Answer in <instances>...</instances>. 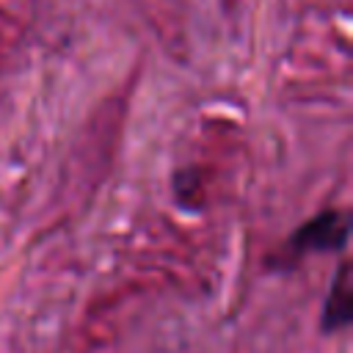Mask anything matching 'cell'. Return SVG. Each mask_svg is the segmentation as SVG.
Returning <instances> with one entry per match:
<instances>
[{
    "instance_id": "cell-1",
    "label": "cell",
    "mask_w": 353,
    "mask_h": 353,
    "mask_svg": "<svg viewBox=\"0 0 353 353\" xmlns=\"http://www.w3.org/2000/svg\"><path fill=\"white\" fill-rule=\"evenodd\" d=\"M347 240V221L339 212H325L317 215L314 221L303 223L295 237H292V248L298 251H331V248H342Z\"/></svg>"
},
{
    "instance_id": "cell-2",
    "label": "cell",
    "mask_w": 353,
    "mask_h": 353,
    "mask_svg": "<svg viewBox=\"0 0 353 353\" xmlns=\"http://www.w3.org/2000/svg\"><path fill=\"white\" fill-rule=\"evenodd\" d=\"M350 268L347 262L339 265L336 270V279H334V287H331V295L325 301V309H323V328L325 331H334V328H342L350 323Z\"/></svg>"
}]
</instances>
